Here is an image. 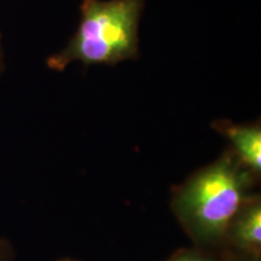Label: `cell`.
I'll return each mask as SVG.
<instances>
[{
    "label": "cell",
    "instance_id": "cell-8",
    "mask_svg": "<svg viewBox=\"0 0 261 261\" xmlns=\"http://www.w3.org/2000/svg\"><path fill=\"white\" fill-rule=\"evenodd\" d=\"M6 70V50L2 32H0V79L3 77Z\"/></svg>",
    "mask_w": 261,
    "mask_h": 261
},
{
    "label": "cell",
    "instance_id": "cell-4",
    "mask_svg": "<svg viewBox=\"0 0 261 261\" xmlns=\"http://www.w3.org/2000/svg\"><path fill=\"white\" fill-rule=\"evenodd\" d=\"M212 129L224 137L231 150L244 167L260 178L261 175V125L260 122L236 123L227 119L214 120Z\"/></svg>",
    "mask_w": 261,
    "mask_h": 261
},
{
    "label": "cell",
    "instance_id": "cell-1",
    "mask_svg": "<svg viewBox=\"0 0 261 261\" xmlns=\"http://www.w3.org/2000/svg\"><path fill=\"white\" fill-rule=\"evenodd\" d=\"M257 179L227 148L173 190L171 210L194 247L223 248L228 224L255 194Z\"/></svg>",
    "mask_w": 261,
    "mask_h": 261
},
{
    "label": "cell",
    "instance_id": "cell-5",
    "mask_svg": "<svg viewBox=\"0 0 261 261\" xmlns=\"http://www.w3.org/2000/svg\"><path fill=\"white\" fill-rule=\"evenodd\" d=\"M166 261H220L219 250L192 247L179 249Z\"/></svg>",
    "mask_w": 261,
    "mask_h": 261
},
{
    "label": "cell",
    "instance_id": "cell-2",
    "mask_svg": "<svg viewBox=\"0 0 261 261\" xmlns=\"http://www.w3.org/2000/svg\"><path fill=\"white\" fill-rule=\"evenodd\" d=\"M146 0H81L80 21L64 47L46 58L63 73L73 63L114 65L138 60L139 28Z\"/></svg>",
    "mask_w": 261,
    "mask_h": 261
},
{
    "label": "cell",
    "instance_id": "cell-7",
    "mask_svg": "<svg viewBox=\"0 0 261 261\" xmlns=\"http://www.w3.org/2000/svg\"><path fill=\"white\" fill-rule=\"evenodd\" d=\"M16 250L8 238L0 236V261H15Z\"/></svg>",
    "mask_w": 261,
    "mask_h": 261
},
{
    "label": "cell",
    "instance_id": "cell-9",
    "mask_svg": "<svg viewBox=\"0 0 261 261\" xmlns=\"http://www.w3.org/2000/svg\"><path fill=\"white\" fill-rule=\"evenodd\" d=\"M60 261H77V260H74V259H67V257H65V259H61Z\"/></svg>",
    "mask_w": 261,
    "mask_h": 261
},
{
    "label": "cell",
    "instance_id": "cell-3",
    "mask_svg": "<svg viewBox=\"0 0 261 261\" xmlns=\"http://www.w3.org/2000/svg\"><path fill=\"white\" fill-rule=\"evenodd\" d=\"M223 248L261 255V197L259 194L255 192L248 198L233 215L225 233Z\"/></svg>",
    "mask_w": 261,
    "mask_h": 261
},
{
    "label": "cell",
    "instance_id": "cell-6",
    "mask_svg": "<svg viewBox=\"0 0 261 261\" xmlns=\"http://www.w3.org/2000/svg\"><path fill=\"white\" fill-rule=\"evenodd\" d=\"M219 256L220 261H261V255L234 252L226 248L219 250Z\"/></svg>",
    "mask_w": 261,
    "mask_h": 261
}]
</instances>
